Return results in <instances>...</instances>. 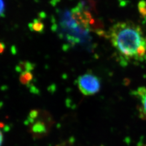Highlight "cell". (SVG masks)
<instances>
[{
  "instance_id": "8",
  "label": "cell",
  "mask_w": 146,
  "mask_h": 146,
  "mask_svg": "<svg viewBox=\"0 0 146 146\" xmlns=\"http://www.w3.org/2000/svg\"><path fill=\"white\" fill-rule=\"evenodd\" d=\"M5 3L3 0H0V17L5 16Z\"/></svg>"
},
{
  "instance_id": "5",
  "label": "cell",
  "mask_w": 146,
  "mask_h": 146,
  "mask_svg": "<svg viewBox=\"0 0 146 146\" xmlns=\"http://www.w3.org/2000/svg\"><path fill=\"white\" fill-rule=\"evenodd\" d=\"M35 64L28 61H21L16 66L15 70L17 73H25L31 72L35 68Z\"/></svg>"
},
{
  "instance_id": "6",
  "label": "cell",
  "mask_w": 146,
  "mask_h": 146,
  "mask_svg": "<svg viewBox=\"0 0 146 146\" xmlns=\"http://www.w3.org/2000/svg\"><path fill=\"white\" fill-rule=\"evenodd\" d=\"M28 27L31 31L38 34H43L44 32V24L39 19H34L32 22L29 23Z\"/></svg>"
},
{
  "instance_id": "10",
  "label": "cell",
  "mask_w": 146,
  "mask_h": 146,
  "mask_svg": "<svg viewBox=\"0 0 146 146\" xmlns=\"http://www.w3.org/2000/svg\"><path fill=\"white\" fill-rule=\"evenodd\" d=\"M3 134H2V131H0V146L2 145V142H3Z\"/></svg>"
},
{
  "instance_id": "4",
  "label": "cell",
  "mask_w": 146,
  "mask_h": 146,
  "mask_svg": "<svg viewBox=\"0 0 146 146\" xmlns=\"http://www.w3.org/2000/svg\"><path fill=\"white\" fill-rule=\"evenodd\" d=\"M135 94L141 100V104L139 110L140 116L141 119L146 120V88H139L135 92Z\"/></svg>"
},
{
  "instance_id": "2",
  "label": "cell",
  "mask_w": 146,
  "mask_h": 146,
  "mask_svg": "<svg viewBox=\"0 0 146 146\" xmlns=\"http://www.w3.org/2000/svg\"><path fill=\"white\" fill-rule=\"evenodd\" d=\"M27 124L33 135L35 137H42L49 133L52 125V120L47 112L35 110L29 114Z\"/></svg>"
},
{
  "instance_id": "3",
  "label": "cell",
  "mask_w": 146,
  "mask_h": 146,
  "mask_svg": "<svg viewBox=\"0 0 146 146\" xmlns=\"http://www.w3.org/2000/svg\"><path fill=\"white\" fill-rule=\"evenodd\" d=\"M77 84L80 92L86 96L96 94L101 87L100 78L91 73L80 76L77 80Z\"/></svg>"
},
{
  "instance_id": "1",
  "label": "cell",
  "mask_w": 146,
  "mask_h": 146,
  "mask_svg": "<svg viewBox=\"0 0 146 146\" xmlns=\"http://www.w3.org/2000/svg\"><path fill=\"white\" fill-rule=\"evenodd\" d=\"M108 35L123 65L146 60V35L139 25L131 22H118L110 28Z\"/></svg>"
},
{
  "instance_id": "7",
  "label": "cell",
  "mask_w": 146,
  "mask_h": 146,
  "mask_svg": "<svg viewBox=\"0 0 146 146\" xmlns=\"http://www.w3.org/2000/svg\"><path fill=\"white\" fill-rule=\"evenodd\" d=\"M33 78L34 75L31 72H27L20 74L19 80L23 85L29 86H31V83L33 81Z\"/></svg>"
},
{
  "instance_id": "9",
  "label": "cell",
  "mask_w": 146,
  "mask_h": 146,
  "mask_svg": "<svg viewBox=\"0 0 146 146\" xmlns=\"http://www.w3.org/2000/svg\"><path fill=\"white\" fill-rule=\"evenodd\" d=\"M5 49V44L3 42H0V54L3 53Z\"/></svg>"
}]
</instances>
